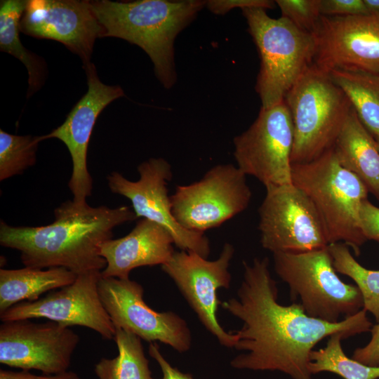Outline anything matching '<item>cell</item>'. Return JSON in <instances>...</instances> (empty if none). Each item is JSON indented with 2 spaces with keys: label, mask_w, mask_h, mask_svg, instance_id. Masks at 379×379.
<instances>
[{
  "label": "cell",
  "mask_w": 379,
  "mask_h": 379,
  "mask_svg": "<svg viewBox=\"0 0 379 379\" xmlns=\"http://www.w3.org/2000/svg\"><path fill=\"white\" fill-rule=\"evenodd\" d=\"M244 275L237 297L220 305L242 321L232 331L234 348L243 352L230 365L237 369L280 371L292 379H313L308 370L314 347L331 335L343 333L348 338L370 332L373 326L362 309L337 323H330L306 314L293 302H278V288L267 257L243 262Z\"/></svg>",
  "instance_id": "obj_1"
},
{
  "label": "cell",
  "mask_w": 379,
  "mask_h": 379,
  "mask_svg": "<svg viewBox=\"0 0 379 379\" xmlns=\"http://www.w3.org/2000/svg\"><path fill=\"white\" fill-rule=\"evenodd\" d=\"M55 220L39 227L11 226L1 220L0 244L20 251L25 267H62L77 275L102 272L106 260L100 255L102 243L112 239L113 230L137 218L130 207H92L73 200L54 210Z\"/></svg>",
  "instance_id": "obj_2"
},
{
  "label": "cell",
  "mask_w": 379,
  "mask_h": 379,
  "mask_svg": "<svg viewBox=\"0 0 379 379\" xmlns=\"http://www.w3.org/2000/svg\"><path fill=\"white\" fill-rule=\"evenodd\" d=\"M103 29L102 37H116L140 47L149 57L155 76L166 88L176 81L174 41L195 18L206 1L199 0L90 1Z\"/></svg>",
  "instance_id": "obj_3"
},
{
  "label": "cell",
  "mask_w": 379,
  "mask_h": 379,
  "mask_svg": "<svg viewBox=\"0 0 379 379\" xmlns=\"http://www.w3.org/2000/svg\"><path fill=\"white\" fill-rule=\"evenodd\" d=\"M291 177L317 209L328 244L343 243L358 256L367 241L359 216L368 193L362 181L340 163L333 148L312 161L292 164Z\"/></svg>",
  "instance_id": "obj_4"
},
{
  "label": "cell",
  "mask_w": 379,
  "mask_h": 379,
  "mask_svg": "<svg viewBox=\"0 0 379 379\" xmlns=\"http://www.w3.org/2000/svg\"><path fill=\"white\" fill-rule=\"evenodd\" d=\"M293 122L291 163L312 161L333 148L352 109L328 72L310 65L284 98Z\"/></svg>",
  "instance_id": "obj_5"
},
{
  "label": "cell",
  "mask_w": 379,
  "mask_h": 379,
  "mask_svg": "<svg viewBox=\"0 0 379 379\" xmlns=\"http://www.w3.org/2000/svg\"><path fill=\"white\" fill-rule=\"evenodd\" d=\"M258 48L260 68L255 90L262 108L281 102L304 72L314 63L315 41L287 19L269 16L266 9H241Z\"/></svg>",
  "instance_id": "obj_6"
},
{
  "label": "cell",
  "mask_w": 379,
  "mask_h": 379,
  "mask_svg": "<svg viewBox=\"0 0 379 379\" xmlns=\"http://www.w3.org/2000/svg\"><path fill=\"white\" fill-rule=\"evenodd\" d=\"M273 260L291 299L298 300L309 317L337 323L363 309L359 288L339 278L328 246L304 253H274Z\"/></svg>",
  "instance_id": "obj_7"
},
{
  "label": "cell",
  "mask_w": 379,
  "mask_h": 379,
  "mask_svg": "<svg viewBox=\"0 0 379 379\" xmlns=\"http://www.w3.org/2000/svg\"><path fill=\"white\" fill-rule=\"evenodd\" d=\"M251 197L246 175L228 164L212 167L199 181L177 186L170 198L175 220L186 230L204 233L244 211Z\"/></svg>",
  "instance_id": "obj_8"
},
{
  "label": "cell",
  "mask_w": 379,
  "mask_h": 379,
  "mask_svg": "<svg viewBox=\"0 0 379 379\" xmlns=\"http://www.w3.org/2000/svg\"><path fill=\"white\" fill-rule=\"evenodd\" d=\"M265 189L258 208V230L264 248L272 253H298L328 246L319 215L302 191L293 183Z\"/></svg>",
  "instance_id": "obj_9"
},
{
  "label": "cell",
  "mask_w": 379,
  "mask_h": 379,
  "mask_svg": "<svg viewBox=\"0 0 379 379\" xmlns=\"http://www.w3.org/2000/svg\"><path fill=\"white\" fill-rule=\"evenodd\" d=\"M233 142L237 166L246 175L253 176L265 187L292 184L293 126L284 100L261 107L254 122Z\"/></svg>",
  "instance_id": "obj_10"
},
{
  "label": "cell",
  "mask_w": 379,
  "mask_h": 379,
  "mask_svg": "<svg viewBox=\"0 0 379 379\" xmlns=\"http://www.w3.org/2000/svg\"><path fill=\"white\" fill-rule=\"evenodd\" d=\"M234 253V246L229 243L224 244L218 258L212 261L195 252L180 250L174 251L161 265L205 328L222 345L229 348H234L236 338L218 322V309L222 302L218 300V290L230 287L228 269Z\"/></svg>",
  "instance_id": "obj_11"
},
{
  "label": "cell",
  "mask_w": 379,
  "mask_h": 379,
  "mask_svg": "<svg viewBox=\"0 0 379 379\" xmlns=\"http://www.w3.org/2000/svg\"><path fill=\"white\" fill-rule=\"evenodd\" d=\"M98 293L115 328L149 343L159 341L179 352L190 348L192 336L186 321L174 312H159L149 307L139 283L101 276Z\"/></svg>",
  "instance_id": "obj_12"
},
{
  "label": "cell",
  "mask_w": 379,
  "mask_h": 379,
  "mask_svg": "<svg viewBox=\"0 0 379 379\" xmlns=\"http://www.w3.org/2000/svg\"><path fill=\"white\" fill-rule=\"evenodd\" d=\"M137 181L126 179L117 171L107 177L114 194L128 199L137 218L153 221L164 227L182 251H193L204 258L210 253L208 239L204 233L182 227L174 218L167 185L172 178L171 166L163 158H151L138 166Z\"/></svg>",
  "instance_id": "obj_13"
},
{
  "label": "cell",
  "mask_w": 379,
  "mask_h": 379,
  "mask_svg": "<svg viewBox=\"0 0 379 379\" xmlns=\"http://www.w3.org/2000/svg\"><path fill=\"white\" fill-rule=\"evenodd\" d=\"M79 336L70 327L31 319L2 321L0 363L12 368L37 370L44 374L68 371Z\"/></svg>",
  "instance_id": "obj_14"
},
{
  "label": "cell",
  "mask_w": 379,
  "mask_h": 379,
  "mask_svg": "<svg viewBox=\"0 0 379 379\" xmlns=\"http://www.w3.org/2000/svg\"><path fill=\"white\" fill-rule=\"evenodd\" d=\"M100 271L78 274L72 284L48 292L34 301L18 303L0 314L2 321L46 319L70 327L79 326L114 339L115 327L98 293Z\"/></svg>",
  "instance_id": "obj_15"
},
{
  "label": "cell",
  "mask_w": 379,
  "mask_h": 379,
  "mask_svg": "<svg viewBox=\"0 0 379 379\" xmlns=\"http://www.w3.org/2000/svg\"><path fill=\"white\" fill-rule=\"evenodd\" d=\"M314 64L334 69L379 74V14L338 17L321 15L312 33Z\"/></svg>",
  "instance_id": "obj_16"
},
{
  "label": "cell",
  "mask_w": 379,
  "mask_h": 379,
  "mask_svg": "<svg viewBox=\"0 0 379 379\" xmlns=\"http://www.w3.org/2000/svg\"><path fill=\"white\" fill-rule=\"evenodd\" d=\"M84 69L87 79L86 93L60 126L39 136L41 141L58 139L67 147L72 161L68 187L73 194V201L79 204L86 203V199L92 194L93 179L87 167V153L95 121L109 104L124 96L120 86L107 85L101 81L94 64L91 62Z\"/></svg>",
  "instance_id": "obj_17"
},
{
  "label": "cell",
  "mask_w": 379,
  "mask_h": 379,
  "mask_svg": "<svg viewBox=\"0 0 379 379\" xmlns=\"http://www.w3.org/2000/svg\"><path fill=\"white\" fill-rule=\"evenodd\" d=\"M20 29L32 37L60 42L79 56L83 67L91 63L95 41L103 34L86 0H29Z\"/></svg>",
  "instance_id": "obj_18"
},
{
  "label": "cell",
  "mask_w": 379,
  "mask_h": 379,
  "mask_svg": "<svg viewBox=\"0 0 379 379\" xmlns=\"http://www.w3.org/2000/svg\"><path fill=\"white\" fill-rule=\"evenodd\" d=\"M174 241L161 225L142 218L126 236L102 243L100 255L106 260L103 277L129 279L133 270L164 265L174 253Z\"/></svg>",
  "instance_id": "obj_19"
},
{
  "label": "cell",
  "mask_w": 379,
  "mask_h": 379,
  "mask_svg": "<svg viewBox=\"0 0 379 379\" xmlns=\"http://www.w3.org/2000/svg\"><path fill=\"white\" fill-rule=\"evenodd\" d=\"M340 163L379 201V149L375 138L351 109L333 147Z\"/></svg>",
  "instance_id": "obj_20"
},
{
  "label": "cell",
  "mask_w": 379,
  "mask_h": 379,
  "mask_svg": "<svg viewBox=\"0 0 379 379\" xmlns=\"http://www.w3.org/2000/svg\"><path fill=\"white\" fill-rule=\"evenodd\" d=\"M77 275L65 267L0 270V314L25 301H34L44 293L74 281Z\"/></svg>",
  "instance_id": "obj_21"
},
{
  "label": "cell",
  "mask_w": 379,
  "mask_h": 379,
  "mask_svg": "<svg viewBox=\"0 0 379 379\" xmlns=\"http://www.w3.org/2000/svg\"><path fill=\"white\" fill-rule=\"evenodd\" d=\"M27 3L25 0L1 1L0 50L18 58L27 68L29 98L44 85L47 67L44 59L27 50L20 39V24Z\"/></svg>",
  "instance_id": "obj_22"
},
{
  "label": "cell",
  "mask_w": 379,
  "mask_h": 379,
  "mask_svg": "<svg viewBox=\"0 0 379 379\" xmlns=\"http://www.w3.org/2000/svg\"><path fill=\"white\" fill-rule=\"evenodd\" d=\"M329 74L350 100L362 124L374 138L379 137V74L341 69Z\"/></svg>",
  "instance_id": "obj_23"
},
{
  "label": "cell",
  "mask_w": 379,
  "mask_h": 379,
  "mask_svg": "<svg viewBox=\"0 0 379 379\" xmlns=\"http://www.w3.org/2000/svg\"><path fill=\"white\" fill-rule=\"evenodd\" d=\"M114 340L118 355L102 358L95 365L98 379H153L145 357L141 338L135 334L115 328Z\"/></svg>",
  "instance_id": "obj_24"
},
{
  "label": "cell",
  "mask_w": 379,
  "mask_h": 379,
  "mask_svg": "<svg viewBox=\"0 0 379 379\" xmlns=\"http://www.w3.org/2000/svg\"><path fill=\"white\" fill-rule=\"evenodd\" d=\"M347 338L343 333H335L324 348L312 350L308 364L310 373L331 372L344 379H378L379 366L364 364L345 354L341 340Z\"/></svg>",
  "instance_id": "obj_25"
},
{
  "label": "cell",
  "mask_w": 379,
  "mask_h": 379,
  "mask_svg": "<svg viewBox=\"0 0 379 379\" xmlns=\"http://www.w3.org/2000/svg\"><path fill=\"white\" fill-rule=\"evenodd\" d=\"M328 249L336 272L349 277L356 284L363 299V309L379 322V270L363 267L355 259L349 246L343 243L328 244Z\"/></svg>",
  "instance_id": "obj_26"
},
{
  "label": "cell",
  "mask_w": 379,
  "mask_h": 379,
  "mask_svg": "<svg viewBox=\"0 0 379 379\" xmlns=\"http://www.w3.org/2000/svg\"><path fill=\"white\" fill-rule=\"evenodd\" d=\"M39 136L17 135L0 130V180L3 181L35 164Z\"/></svg>",
  "instance_id": "obj_27"
},
{
  "label": "cell",
  "mask_w": 379,
  "mask_h": 379,
  "mask_svg": "<svg viewBox=\"0 0 379 379\" xmlns=\"http://www.w3.org/2000/svg\"><path fill=\"white\" fill-rule=\"evenodd\" d=\"M281 16L298 29L312 34L321 18V0H277Z\"/></svg>",
  "instance_id": "obj_28"
},
{
  "label": "cell",
  "mask_w": 379,
  "mask_h": 379,
  "mask_svg": "<svg viewBox=\"0 0 379 379\" xmlns=\"http://www.w3.org/2000/svg\"><path fill=\"white\" fill-rule=\"evenodd\" d=\"M321 15L356 16L369 13L364 0H321Z\"/></svg>",
  "instance_id": "obj_29"
},
{
  "label": "cell",
  "mask_w": 379,
  "mask_h": 379,
  "mask_svg": "<svg viewBox=\"0 0 379 379\" xmlns=\"http://www.w3.org/2000/svg\"><path fill=\"white\" fill-rule=\"evenodd\" d=\"M275 1L270 0H210L206 1L205 6L213 13L225 15L235 8L259 7L265 9H274Z\"/></svg>",
  "instance_id": "obj_30"
},
{
  "label": "cell",
  "mask_w": 379,
  "mask_h": 379,
  "mask_svg": "<svg viewBox=\"0 0 379 379\" xmlns=\"http://www.w3.org/2000/svg\"><path fill=\"white\" fill-rule=\"evenodd\" d=\"M359 216L361 230L366 240L379 241V208L367 199L361 203Z\"/></svg>",
  "instance_id": "obj_31"
},
{
  "label": "cell",
  "mask_w": 379,
  "mask_h": 379,
  "mask_svg": "<svg viewBox=\"0 0 379 379\" xmlns=\"http://www.w3.org/2000/svg\"><path fill=\"white\" fill-rule=\"evenodd\" d=\"M371 337L363 347L353 352L352 359L370 366H379V322L373 325L370 331Z\"/></svg>",
  "instance_id": "obj_32"
},
{
  "label": "cell",
  "mask_w": 379,
  "mask_h": 379,
  "mask_svg": "<svg viewBox=\"0 0 379 379\" xmlns=\"http://www.w3.org/2000/svg\"><path fill=\"white\" fill-rule=\"evenodd\" d=\"M149 354L159 366L163 374V379H194L190 374L182 373L172 366L162 355L157 343H150Z\"/></svg>",
  "instance_id": "obj_33"
},
{
  "label": "cell",
  "mask_w": 379,
  "mask_h": 379,
  "mask_svg": "<svg viewBox=\"0 0 379 379\" xmlns=\"http://www.w3.org/2000/svg\"><path fill=\"white\" fill-rule=\"evenodd\" d=\"M0 379H81L74 371H67L56 374L36 375L29 371L21 370L13 371L9 370H0Z\"/></svg>",
  "instance_id": "obj_34"
},
{
  "label": "cell",
  "mask_w": 379,
  "mask_h": 379,
  "mask_svg": "<svg viewBox=\"0 0 379 379\" xmlns=\"http://www.w3.org/2000/svg\"><path fill=\"white\" fill-rule=\"evenodd\" d=\"M369 13L379 14V0H364Z\"/></svg>",
  "instance_id": "obj_35"
},
{
  "label": "cell",
  "mask_w": 379,
  "mask_h": 379,
  "mask_svg": "<svg viewBox=\"0 0 379 379\" xmlns=\"http://www.w3.org/2000/svg\"><path fill=\"white\" fill-rule=\"evenodd\" d=\"M375 141H376V144H377L378 148V149H379V137L375 138Z\"/></svg>",
  "instance_id": "obj_36"
}]
</instances>
